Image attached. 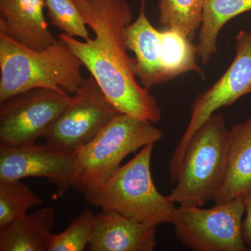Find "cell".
<instances>
[{"instance_id":"obj_20","label":"cell","mask_w":251,"mask_h":251,"mask_svg":"<svg viewBox=\"0 0 251 251\" xmlns=\"http://www.w3.org/2000/svg\"><path fill=\"white\" fill-rule=\"evenodd\" d=\"M96 215L85 209L73 220L67 229L53 234L49 251H83L87 249L93 235Z\"/></svg>"},{"instance_id":"obj_18","label":"cell","mask_w":251,"mask_h":251,"mask_svg":"<svg viewBox=\"0 0 251 251\" xmlns=\"http://www.w3.org/2000/svg\"><path fill=\"white\" fill-rule=\"evenodd\" d=\"M204 0H159L160 25L192 40L202 23Z\"/></svg>"},{"instance_id":"obj_16","label":"cell","mask_w":251,"mask_h":251,"mask_svg":"<svg viewBox=\"0 0 251 251\" xmlns=\"http://www.w3.org/2000/svg\"><path fill=\"white\" fill-rule=\"evenodd\" d=\"M251 10V0H204L198 56L202 64L209 63L217 52V38L228 21Z\"/></svg>"},{"instance_id":"obj_6","label":"cell","mask_w":251,"mask_h":251,"mask_svg":"<svg viewBox=\"0 0 251 251\" xmlns=\"http://www.w3.org/2000/svg\"><path fill=\"white\" fill-rule=\"evenodd\" d=\"M244 198L209 209L179 205L171 224L182 245L195 251H246L242 237Z\"/></svg>"},{"instance_id":"obj_7","label":"cell","mask_w":251,"mask_h":251,"mask_svg":"<svg viewBox=\"0 0 251 251\" xmlns=\"http://www.w3.org/2000/svg\"><path fill=\"white\" fill-rule=\"evenodd\" d=\"M235 41L233 62L219 80L193 100L189 123L168 163L173 184L179 177L186 147L195 132L216 110L229 106L241 97L251 93V31L241 30Z\"/></svg>"},{"instance_id":"obj_11","label":"cell","mask_w":251,"mask_h":251,"mask_svg":"<svg viewBox=\"0 0 251 251\" xmlns=\"http://www.w3.org/2000/svg\"><path fill=\"white\" fill-rule=\"evenodd\" d=\"M156 226L139 222L112 211L96 215L87 251H152L156 247Z\"/></svg>"},{"instance_id":"obj_10","label":"cell","mask_w":251,"mask_h":251,"mask_svg":"<svg viewBox=\"0 0 251 251\" xmlns=\"http://www.w3.org/2000/svg\"><path fill=\"white\" fill-rule=\"evenodd\" d=\"M75 176V151L48 143L21 147L0 145V181L46 178L57 188L58 196H62L74 186Z\"/></svg>"},{"instance_id":"obj_15","label":"cell","mask_w":251,"mask_h":251,"mask_svg":"<svg viewBox=\"0 0 251 251\" xmlns=\"http://www.w3.org/2000/svg\"><path fill=\"white\" fill-rule=\"evenodd\" d=\"M55 212L42 207L25 214L0 228L1 251H49Z\"/></svg>"},{"instance_id":"obj_9","label":"cell","mask_w":251,"mask_h":251,"mask_svg":"<svg viewBox=\"0 0 251 251\" xmlns=\"http://www.w3.org/2000/svg\"><path fill=\"white\" fill-rule=\"evenodd\" d=\"M120 113L90 75L73 94L70 103L44 138L55 148L75 151L93 140Z\"/></svg>"},{"instance_id":"obj_21","label":"cell","mask_w":251,"mask_h":251,"mask_svg":"<svg viewBox=\"0 0 251 251\" xmlns=\"http://www.w3.org/2000/svg\"><path fill=\"white\" fill-rule=\"evenodd\" d=\"M45 2L52 25L66 35L82 40L90 39L87 24L75 0H45Z\"/></svg>"},{"instance_id":"obj_12","label":"cell","mask_w":251,"mask_h":251,"mask_svg":"<svg viewBox=\"0 0 251 251\" xmlns=\"http://www.w3.org/2000/svg\"><path fill=\"white\" fill-rule=\"evenodd\" d=\"M45 0H0V34L40 50L55 42L44 9Z\"/></svg>"},{"instance_id":"obj_8","label":"cell","mask_w":251,"mask_h":251,"mask_svg":"<svg viewBox=\"0 0 251 251\" xmlns=\"http://www.w3.org/2000/svg\"><path fill=\"white\" fill-rule=\"evenodd\" d=\"M72 99L62 90L34 89L0 102V145H32L44 137Z\"/></svg>"},{"instance_id":"obj_5","label":"cell","mask_w":251,"mask_h":251,"mask_svg":"<svg viewBox=\"0 0 251 251\" xmlns=\"http://www.w3.org/2000/svg\"><path fill=\"white\" fill-rule=\"evenodd\" d=\"M162 138L163 132L152 122L118 114L93 140L75 151L74 187L84 193L100 187L126 157Z\"/></svg>"},{"instance_id":"obj_22","label":"cell","mask_w":251,"mask_h":251,"mask_svg":"<svg viewBox=\"0 0 251 251\" xmlns=\"http://www.w3.org/2000/svg\"><path fill=\"white\" fill-rule=\"evenodd\" d=\"M245 214L243 219L242 237L248 250L251 251V193L244 198Z\"/></svg>"},{"instance_id":"obj_19","label":"cell","mask_w":251,"mask_h":251,"mask_svg":"<svg viewBox=\"0 0 251 251\" xmlns=\"http://www.w3.org/2000/svg\"><path fill=\"white\" fill-rule=\"evenodd\" d=\"M44 201L21 180L0 181V228Z\"/></svg>"},{"instance_id":"obj_2","label":"cell","mask_w":251,"mask_h":251,"mask_svg":"<svg viewBox=\"0 0 251 251\" xmlns=\"http://www.w3.org/2000/svg\"><path fill=\"white\" fill-rule=\"evenodd\" d=\"M80 59L60 39L36 50L0 34V102L34 89L73 95L85 79Z\"/></svg>"},{"instance_id":"obj_1","label":"cell","mask_w":251,"mask_h":251,"mask_svg":"<svg viewBox=\"0 0 251 251\" xmlns=\"http://www.w3.org/2000/svg\"><path fill=\"white\" fill-rule=\"evenodd\" d=\"M94 36L78 40L62 34L64 41L95 79L110 103L120 113L155 124L161 109L154 96L141 85L128 53L126 30L133 22L126 0H75Z\"/></svg>"},{"instance_id":"obj_4","label":"cell","mask_w":251,"mask_h":251,"mask_svg":"<svg viewBox=\"0 0 251 251\" xmlns=\"http://www.w3.org/2000/svg\"><path fill=\"white\" fill-rule=\"evenodd\" d=\"M229 129L224 117L211 116L188 142L179 177L170 198L175 204L202 206L222 187L228 161Z\"/></svg>"},{"instance_id":"obj_17","label":"cell","mask_w":251,"mask_h":251,"mask_svg":"<svg viewBox=\"0 0 251 251\" xmlns=\"http://www.w3.org/2000/svg\"><path fill=\"white\" fill-rule=\"evenodd\" d=\"M162 41L161 63L167 82L184 74L193 72L203 76L198 65L197 46L178 31L172 29L161 31Z\"/></svg>"},{"instance_id":"obj_3","label":"cell","mask_w":251,"mask_h":251,"mask_svg":"<svg viewBox=\"0 0 251 251\" xmlns=\"http://www.w3.org/2000/svg\"><path fill=\"white\" fill-rule=\"evenodd\" d=\"M154 143L118 170L100 187L85 193L86 201L102 210L112 211L153 226L171 223L176 206L169 196L157 190L151 173Z\"/></svg>"},{"instance_id":"obj_13","label":"cell","mask_w":251,"mask_h":251,"mask_svg":"<svg viewBox=\"0 0 251 251\" xmlns=\"http://www.w3.org/2000/svg\"><path fill=\"white\" fill-rule=\"evenodd\" d=\"M125 37L127 48L135 54V74L141 85L150 89L166 82L161 63V31L148 19L145 0L137 19L127 27Z\"/></svg>"},{"instance_id":"obj_14","label":"cell","mask_w":251,"mask_h":251,"mask_svg":"<svg viewBox=\"0 0 251 251\" xmlns=\"http://www.w3.org/2000/svg\"><path fill=\"white\" fill-rule=\"evenodd\" d=\"M251 193V115L229 129L228 161L226 179L215 199L216 204Z\"/></svg>"}]
</instances>
